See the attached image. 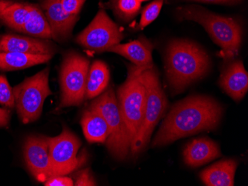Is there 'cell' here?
<instances>
[{
	"mask_svg": "<svg viewBox=\"0 0 248 186\" xmlns=\"http://www.w3.org/2000/svg\"><path fill=\"white\" fill-rule=\"evenodd\" d=\"M153 48L150 42L144 37H141L130 43L117 44L107 49V51L119 54L137 66H151L153 65Z\"/></svg>",
	"mask_w": 248,
	"mask_h": 186,
	"instance_id": "16",
	"label": "cell"
},
{
	"mask_svg": "<svg viewBox=\"0 0 248 186\" xmlns=\"http://www.w3.org/2000/svg\"><path fill=\"white\" fill-rule=\"evenodd\" d=\"M30 8L29 4L0 0V21L10 29L21 32Z\"/></svg>",
	"mask_w": 248,
	"mask_h": 186,
	"instance_id": "20",
	"label": "cell"
},
{
	"mask_svg": "<svg viewBox=\"0 0 248 186\" xmlns=\"http://www.w3.org/2000/svg\"><path fill=\"white\" fill-rule=\"evenodd\" d=\"M140 3L139 0H118L114 12L121 19L129 20L139 12Z\"/></svg>",
	"mask_w": 248,
	"mask_h": 186,
	"instance_id": "23",
	"label": "cell"
},
{
	"mask_svg": "<svg viewBox=\"0 0 248 186\" xmlns=\"http://www.w3.org/2000/svg\"><path fill=\"white\" fill-rule=\"evenodd\" d=\"M10 114L9 110L6 108H0V128L8 127L9 125Z\"/></svg>",
	"mask_w": 248,
	"mask_h": 186,
	"instance_id": "29",
	"label": "cell"
},
{
	"mask_svg": "<svg viewBox=\"0 0 248 186\" xmlns=\"http://www.w3.org/2000/svg\"><path fill=\"white\" fill-rule=\"evenodd\" d=\"M25 161L28 169L39 182L49 177L50 156L48 137L30 136L23 146Z\"/></svg>",
	"mask_w": 248,
	"mask_h": 186,
	"instance_id": "11",
	"label": "cell"
},
{
	"mask_svg": "<svg viewBox=\"0 0 248 186\" xmlns=\"http://www.w3.org/2000/svg\"><path fill=\"white\" fill-rule=\"evenodd\" d=\"M118 0H110V2H111V6L113 8V10H115V7H116L117 2H118Z\"/></svg>",
	"mask_w": 248,
	"mask_h": 186,
	"instance_id": "31",
	"label": "cell"
},
{
	"mask_svg": "<svg viewBox=\"0 0 248 186\" xmlns=\"http://www.w3.org/2000/svg\"><path fill=\"white\" fill-rule=\"evenodd\" d=\"M210 58L207 53L187 40H174L166 54L167 80L175 94L202 78L208 72Z\"/></svg>",
	"mask_w": 248,
	"mask_h": 186,
	"instance_id": "2",
	"label": "cell"
},
{
	"mask_svg": "<svg viewBox=\"0 0 248 186\" xmlns=\"http://www.w3.org/2000/svg\"><path fill=\"white\" fill-rule=\"evenodd\" d=\"M198 2H208V3L227 4V5H234L239 3L242 0H193Z\"/></svg>",
	"mask_w": 248,
	"mask_h": 186,
	"instance_id": "30",
	"label": "cell"
},
{
	"mask_svg": "<svg viewBox=\"0 0 248 186\" xmlns=\"http://www.w3.org/2000/svg\"><path fill=\"white\" fill-rule=\"evenodd\" d=\"M49 177L67 175L81 167L86 162L85 155L78 157L81 142L68 128L64 126L60 135L48 137Z\"/></svg>",
	"mask_w": 248,
	"mask_h": 186,
	"instance_id": "9",
	"label": "cell"
},
{
	"mask_svg": "<svg viewBox=\"0 0 248 186\" xmlns=\"http://www.w3.org/2000/svg\"><path fill=\"white\" fill-rule=\"evenodd\" d=\"M178 13L180 19L194 21L202 25L213 41L221 47L224 59H233L239 54L242 30L233 18L220 16L199 6L180 8Z\"/></svg>",
	"mask_w": 248,
	"mask_h": 186,
	"instance_id": "3",
	"label": "cell"
},
{
	"mask_svg": "<svg viewBox=\"0 0 248 186\" xmlns=\"http://www.w3.org/2000/svg\"><path fill=\"white\" fill-rule=\"evenodd\" d=\"M49 72V68H46L12 88L16 112L22 123L37 121L41 116L45 100L52 94L48 83Z\"/></svg>",
	"mask_w": 248,
	"mask_h": 186,
	"instance_id": "7",
	"label": "cell"
},
{
	"mask_svg": "<svg viewBox=\"0 0 248 186\" xmlns=\"http://www.w3.org/2000/svg\"><path fill=\"white\" fill-rule=\"evenodd\" d=\"M238 162L234 159H224L204 169L201 180L208 186H234V177Z\"/></svg>",
	"mask_w": 248,
	"mask_h": 186,
	"instance_id": "18",
	"label": "cell"
},
{
	"mask_svg": "<svg viewBox=\"0 0 248 186\" xmlns=\"http://www.w3.org/2000/svg\"><path fill=\"white\" fill-rule=\"evenodd\" d=\"M140 2H145V1H148V0H139Z\"/></svg>",
	"mask_w": 248,
	"mask_h": 186,
	"instance_id": "32",
	"label": "cell"
},
{
	"mask_svg": "<svg viewBox=\"0 0 248 186\" xmlns=\"http://www.w3.org/2000/svg\"><path fill=\"white\" fill-rule=\"evenodd\" d=\"M89 60L71 51L64 57L60 71L61 96L59 108L81 105L86 97Z\"/></svg>",
	"mask_w": 248,
	"mask_h": 186,
	"instance_id": "8",
	"label": "cell"
},
{
	"mask_svg": "<svg viewBox=\"0 0 248 186\" xmlns=\"http://www.w3.org/2000/svg\"><path fill=\"white\" fill-rule=\"evenodd\" d=\"M109 79V70L107 64L103 61H94L89 68L85 98L94 99L104 92L108 87Z\"/></svg>",
	"mask_w": 248,
	"mask_h": 186,
	"instance_id": "21",
	"label": "cell"
},
{
	"mask_svg": "<svg viewBox=\"0 0 248 186\" xmlns=\"http://www.w3.org/2000/svg\"><path fill=\"white\" fill-rule=\"evenodd\" d=\"M74 186H96L95 181L94 177L90 173V170L89 169L82 170L81 172H78L77 175L76 180L74 182Z\"/></svg>",
	"mask_w": 248,
	"mask_h": 186,
	"instance_id": "26",
	"label": "cell"
},
{
	"mask_svg": "<svg viewBox=\"0 0 248 186\" xmlns=\"http://www.w3.org/2000/svg\"><path fill=\"white\" fill-rule=\"evenodd\" d=\"M0 104L10 109L15 107L13 89L11 88L8 80L3 75H0Z\"/></svg>",
	"mask_w": 248,
	"mask_h": 186,
	"instance_id": "25",
	"label": "cell"
},
{
	"mask_svg": "<svg viewBox=\"0 0 248 186\" xmlns=\"http://www.w3.org/2000/svg\"><path fill=\"white\" fill-rule=\"evenodd\" d=\"M56 46L48 40L15 34L0 36V52H19L54 55Z\"/></svg>",
	"mask_w": 248,
	"mask_h": 186,
	"instance_id": "13",
	"label": "cell"
},
{
	"mask_svg": "<svg viewBox=\"0 0 248 186\" xmlns=\"http://www.w3.org/2000/svg\"><path fill=\"white\" fill-rule=\"evenodd\" d=\"M50 54H31L19 52H0V71L11 72L32 67L51 60Z\"/></svg>",
	"mask_w": 248,
	"mask_h": 186,
	"instance_id": "19",
	"label": "cell"
},
{
	"mask_svg": "<svg viewBox=\"0 0 248 186\" xmlns=\"http://www.w3.org/2000/svg\"><path fill=\"white\" fill-rule=\"evenodd\" d=\"M164 0H155L154 2H151L143 10L139 24L140 29H144L146 26L151 24L153 21L155 20L161 12Z\"/></svg>",
	"mask_w": 248,
	"mask_h": 186,
	"instance_id": "24",
	"label": "cell"
},
{
	"mask_svg": "<svg viewBox=\"0 0 248 186\" xmlns=\"http://www.w3.org/2000/svg\"><path fill=\"white\" fill-rule=\"evenodd\" d=\"M124 34L105 11L100 10L92 23L77 37L78 44L96 52H104L119 44Z\"/></svg>",
	"mask_w": 248,
	"mask_h": 186,
	"instance_id": "10",
	"label": "cell"
},
{
	"mask_svg": "<svg viewBox=\"0 0 248 186\" xmlns=\"http://www.w3.org/2000/svg\"><path fill=\"white\" fill-rule=\"evenodd\" d=\"M42 7L51 28L52 39L56 41L62 42L69 38L78 16L67 13L62 7L61 0H45Z\"/></svg>",
	"mask_w": 248,
	"mask_h": 186,
	"instance_id": "12",
	"label": "cell"
},
{
	"mask_svg": "<svg viewBox=\"0 0 248 186\" xmlns=\"http://www.w3.org/2000/svg\"><path fill=\"white\" fill-rule=\"evenodd\" d=\"M139 77L146 89V107L141 127L131 145L130 154L132 156H136L147 145L155 127L164 116L168 106L159 76L153 65L141 66Z\"/></svg>",
	"mask_w": 248,
	"mask_h": 186,
	"instance_id": "4",
	"label": "cell"
},
{
	"mask_svg": "<svg viewBox=\"0 0 248 186\" xmlns=\"http://www.w3.org/2000/svg\"><path fill=\"white\" fill-rule=\"evenodd\" d=\"M46 186H73L74 181L66 175H59L50 177L44 182Z\"/></svg>",
	"mask_w": 248,
	"mask_h": 186,
	"instance_id": "28",
	"label": "cell"
},
{
	"mask_svg": "<svg viewBox=\"0 0 248 186\" xmlns=\"http://www.w3.org/2000/svg\"><path fill=\"white\" fill-rule=\"evenodd\" d=\"M220 156L219 146L215 142L207 138L195 139L184 150V160L192 168L203 166Z\"/></svg>",
	"mask_w": 248,
	"mask_h": 186,
	"instance_id": "15",
	"label": "cell"
},
{
	"mask_svg": "<svg viewBox=\"0 0 248 186\" xmlns=\"http://www.w3.org/2000/svg\"><path fill=\"white\" fill-rule=\"evenodd\" d=\"M222 113L221 105L210 97H186L172 107L152 147L164 146L187 136L214 130L219 124Z\"/></svg>",
	"mask_w": 248,
	"mask_h": 186,
	"instance_id": "1",
	"label": "cell"
},
{
	"mask_svg": "<svg viewBox=\"0 0 248 186\" xmlns=\"http://www.w3.org/2000/svg\"><path fill=\"white\" fill-rule=\"evenodd\" d=\"M86 0H61L62 7L69 14L78 16Z\"/></svg>",
	"mask_w": 248,
	"mask_h": 186,
	"instance_id": "27",
	"label": "cell"
},
{
	"mask_svg": "<svg viewBox=\"0 0 248 186\" xmlns=\"http://www.w3.org/2000/svg\"><path fill=\"white\" fill-rule=\"evenodd\" d=\"M90 105L102 114L108 125L109 134L106 143L110 154L118 160L126 159L130 154L131 143L113 88H107Z\"/></svg>",
	"mask_w": 248,
	"mask_h": 186,
	"instance_id": "6",
	"label": "cell"
},
{
	"mask_svg": "<svg viewBox=\"0 0 248 186\" xmlns=\"http://www.w3.org/2000/svg\"><path fill=\"white\" fill-rule=\"evenodd\" d=\"M21 32L35 37L36 38L43 40L52 39L51 28L48 20L44 13L37 5H31L29 16Z\"/></svg>",
	"mask_w": 248,
	"mask_h": 186,
	"instance_id": "22",
	"label": "cell"
},
{
	"mask_svg": "<svg viewBox=\"0 0 248 186\" xmlns=\"http://www.w3.org/2000/svg\"><path fill=\"white\" fill-rule=\"evenodd\" d=\"M219 85L236 102L245 97L248 90V74L242 61H235L228 65L221 75Z\"/></svg>",
	"mask_w": 248,
	"mask_h": 186,
	"instance_id": "14",
	"label": "cell"
},
{
	"mask_svg": "<svg viewBox=\"0 0 248 186\" xmlns=\"http://www.w3.org/2000/svg\"><path fill=\"white\" fill-rule=\"evenodd\" d=\"M85 137L90 143H105L109 134L108 126L102 114L91 105L83 112L81 121Z\"/></svg>",
	"mask_w": 248,
	"mask_h": 186,
	"instance_id": "17",
	"label": "cell"
},
{
	"mask_svg": "<svg viewBox=\"0 0 248 186\" xmlns=\"http://www.w3.org/2000/svg\"><path fill=\"white\" fill-rule=\"evenodd\" d=\"M140 67L129 65L127 78L118 87L116 94L131 145L141 127L146 107V89L139 77Z\"/></svg>",
	"mask_w": 248,
	"mask_h": 186,
	"instance_id": "5",
	"label": "cell"
}]
</instances>
